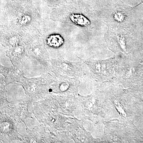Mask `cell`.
<instances>
[{"label": "cell", "instance_id": "cell-1", "mask_svg": "<svg viewBox=\"0 0 143 143\" xmlns=\"http://www.w3.org/2000/svg\"><path fill=\"white\" fill-rule=\"evenodd\" d=\"M53 19L73 25L84 32L88 39L105 37L107 29L105 23L98 17L95 11L78 10L77 9L63 8L57 10L51 15Z\"/></svg>", "mask_w": 143, "mask_h": 143}, {"label": "cell", "instance_id": "cell-2", "mask_svg": "<svg viewBox=\"0 0 143 143\" xmlns=\"http://www.w3.org/2000/svg\"><path fill=\"white\" fill-rule=\"evenodd\" d=\"M7 26L6 27L18 33L23 37L39 31L41 20L37 10L33 7L13 5L5 10Z\"/></svg>", "mask_w": 143, "mask_h": 143}, {"label": "cell", "instance_id": "cell-3", "mask_svg": "<svg viewBox=\"0 0 143 143\" xmlns=\"http://www.w3.org/2000/svg\"><path fill=\"white\" fill-rule=\"evenodd\" d=\"M95 11L108 28L130 30L132 26L133 13L130 8L117 5L110 9Z\"/></svg>", "mask_w": 143, "mask_h": 143}, {"label": "cell", "instance_id": "cell-4", "mask_svg": "<svg viewBox=\"0 0 143 143\" xmlns=\"http://www.w3.org/2000/svg\"><path fill=\"white\" fill-rule=\"evenodd\" d=\"M105 40L107 47L117 55H128L133 50V39L129 29L108 27Z\"/></svg>", "mask_w": 143, "mask_h": 143}, {"label": "cell", "instance_id": "cell-5", "mask_svg": "<svg viewBox=\"0 0 143 143\" xmlns=\"http://www.w3.org/2000/svg\"><path fill=\"white\" fill-rule=\"evenodd\" d=\"M116 64L115 58L106 60H97L89 63L94 73L98 76H111L114 73Z\"/></svg>", "mask_w": 143, "mask_h": 143}, {"label": "cell", "instance_id": "cell-6", "mask_svg": "<svg viewBox=\"0 0 143 143\" xmlns=\"http://www.w3.org/2000/svg\"><path fill=\"white\" fill-rule=\"evenodd\" d=\"M46 43L50 47L58 48L61 47L64 43L63 37L57 34L49 35L46 39Z\"/></svg>", "mask_w": 143, "mask_h": 143}]
</instances>
